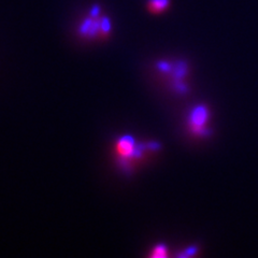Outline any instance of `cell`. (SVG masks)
Instances as JSON below:
<instances>
[{
	"mask_svg": "<svg viewBox=\"0 0 258 258\" xmlns=\"http://www.w3.org/2000/svg\"><path fill=\"white\" fill-rule=\"evenodd\" d=\"M148 149V144L143 147H137L135 139L131 136H125L119 138L116 143V151L118 155L123 159L129 160L133 157H138L141 155L142 150Z\"/></svg>",
	"mask_w": 258,
	"mask_h": 258,
	"instance_id": "cell-1",
	"label": "cell"
},
{
	"mask_svg": "<svg viewBox=\"0 0 258 258\" xmlns=\"http://www.w3.org/2000/svg\"><path fill=\"white\" fill-rule=\"evenodd\" d=\"M79 32L87 38H95L97 36H102L101 32V18L99 16L90 15L81 23Z\"/></svg>",
	"mask_w": 258,
	"mask_h": 258,
	"instance_id": "cell-3",
	"label": "cell"
},
{
	"mask_svg": "<svg viewBox=\"0 0 258 258\" xmlns=\"http://www.w3.org/2000/svg\"><path fill=\"white\" fill-rule=\"evenodd\" d=\"M147 6L152 13H161L170 6V0H148Z\"/></svg>",
	"mask_w": 258,
	"mask_h": 258,
	"instance_id": "cell-4",
	"label": "cell"
},
{
	"mask_svg": "<svg viewBox=\"0 0 258 258\" xmlns=\"http://www.w3.org/2000/svg\"><path fill=\"white\" fill-rule=\"evenodd\" d=\"M157 67H158V69L160 70V71H164V72H168V71H170L171 69H172V66L169 62H167V61H161V62H159L158 64H157Z\"/></svg>",
	"mask_w": 258,
	"mask_h": 258,
	"instance_id": "cell-7",
	"label": "cell"
},
{
	"mask_svg": "<svg viewBox=\"0 0 258 258\" xmlns=\"http://www.w3.org/2000/svg\"><path fill=\"white\" fill-rule=\"evenodd\" d=\"M198 251L197 247H190L187 249V255H194Z\"/></svg>",
	"mask_w": 258,
	"mask_h": 258,
	"instance_id": "cell-8",
	"label": "cell"
},
{
	"mask_svg": "<svg viewBox=\"0 0 258 258\" xmlns=\"http://www.w3.org/2000/svg\"><path fill=\"white\" fill-rule=\"evenodd\" d=\"M187 74V64L184 61L177 63L176 68L174 69V77L176 81H181V79Z\"/></svg>",
	"mask_w": 258,
	"mask_h": 258,
	"instance_id": "cell-5",
	"label": "cell"
},
{
	"mask_svg": "<svg viewBox=\"0 0 258 258\" xmlns=\"http://www.w3.org/2000/svg\"><path fill=\"white\" fill-rule=\"evenodd\" d=\"M209 113L205 106H198L194 109L189 115V124L191 131L197 135H207L208 131L204 128L208 120Z\"/></svg>",
	"mask_w": 258,
	"mask_h": 258,
	"instance_id": "cell-2",
	"label": "cell"
},
{
	"mask_svg": "<svg viewBox=\"0 0 258 258\" xmlns=\"http://www.w3.org/2000/svg\"><path fill=\"white\" fill-rule=\"evenodd\" d=\"M167 256V247L163 244L157 245L152 253V257H166Z\"/></svg>",
	"mask_w": 258,
	"mask_h": 258,
	"instance_id": "cell-6",
	"label": "cell"
}]
</instances>
